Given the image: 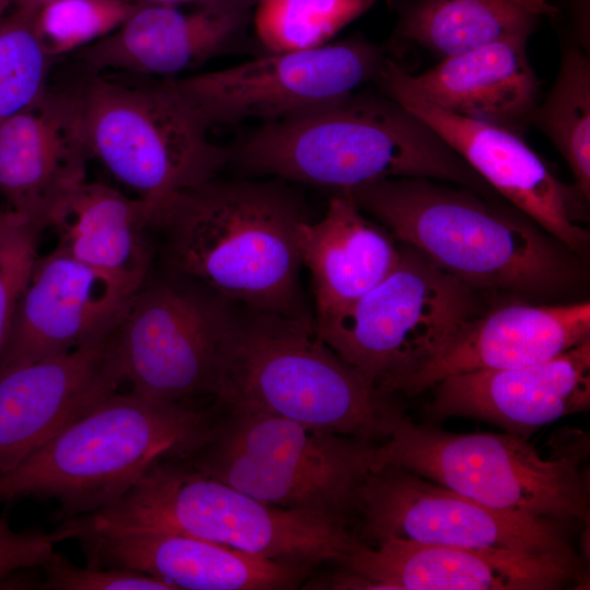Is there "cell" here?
<instances>
[{
	"label": "cell",
	"mask_w": 590,
	"mask_h": 590,
	"mask_svg": "<svg viewBox=\"0 0 590 590\" xmlns=\"http://www.w3.org/2000/svg\"><path fill=\"white\" fill-rule=\"evenodd\" d=\"M135 291L58 248L37 257L15 308L0 368L105 339L117 329Z\"/></svg>",
	"instance_id": "cell-15"
},
{
	"label": "cell",
	"mask_w": 590,
	"mask_h": 590,
	"mask_svg": "<svg viewBox=\"0 0 590 590\" xmlns=\"http://www.w3.org/2000/svg\"><path fill=\"white\" fill-rule=\"evenodd\" d=\"M56 248L137 290L153 269L156 246L149 204L85 180L52 211Z\"/></svg>",
	"instance_id": "cell-24"
},
{
	"label": "cell",
	"mask_w": 590,
	"mask_h": 590,
	"mask_svg": "<svg viewBox=\"0 0 590 590\" xmlns=\"http://www.w3.org/2000/svg\"><path fill=\"white\" fill-rule=\"evenodd\" d=\"M531 125L552 141L573 173L574 186L589 200L590 62L580 48H563L555 82L539 102Z\"/></svg>",
	"instance_id": "cell-28"
},
{
	"label": "cell",
	"mask_w": 590,
	"mask_h": 590,
	"mask_svg": "<svg viewBox=\"0 0 590 590\" xmlns=\"http://www.w3.org/2000/svg\"><path fill=\"white\" fill-rule=\"evenodd\" d=\"M341 192L401 243L483 292L544 299L579 281L577 253L516 208L467 187L400 177Z\"/></svg>",
	"instance_id": "cell-2"
},
{
	"label": "cell",
	"mask_w": 590,
	"mask_h": 590,
	"mask_svg": "<svg viewBox=\"0 0 590 590\" xmlns=\"http://www.w3.org/2000/svg\"><path fill=\"white\" fill-rule=\"evenodd\" d=\"M252 173L335 192L421 177L499 196L426 122L387 96L354 92L266 122L238 149Z\"/></svg>",
	"instance_id": "cell-3"
},
{
	"label": "cell",
	"mask_w": 590,
	"mask_h": 590,
	"mask_svg": "<svg viewBox=\"0 0 590 590\" xmlns=\"http://www.w3.org/2000/svg\"><path fill=\"white\" fill-rule=\"evenodd\" d=\"M384 467L412 472L496 510L589 523V483L577 449L543 457L515 434L445 432L413 423L394 408L370 459V471Z\"/></svg>",
	"instance_id": "cell-7"
},
{
	"label": "cell",
	"mask_w": 590,
	"mask_h": 590,
	"mask_svg": "<svg viewBox=\"0 0 590 590\" xmlns=\"http://www.w3.org/2000/svg\"><path fill=\"white\" fill-rule=\"evenodd\" d=\"M63 523L162 529L309 566L342 562L363 545L343 520L262 503L200 472L181 457L156 461L110 507Z\"/></svg>",
	"instance_id": "cell-6"
},
{
	"label": "cell",
	"mask_w": 590,
	"mask_h": 590,
	"mask_svg": "<svg viewBox=\"0 0 590 590\" xmlns=\"http://www.w3.org/2000/svg\"><path fill=\"white\" fill-rule=\"evenodd\" d=\"M215 398L229 411L368 440L386 437L396 408L322 341L314 319L245 307L223 347Z\"/></svg>",
	"instance_id": "cell-5"
},
{
	"label": "cell",
	"mask_w": 590,
	"mask_h": 590,
	"mask_svg": "<svg viewBox=\"0 0 590 590\" xmlns=\"http://www.w3.org/2000/svg\"><path fill=\"white\" fill-rule=\"evenodd\" d=\"M378 0H258L252 21L269 52L299 51L328 44Z\"/></svg>",
	"instance_id": "cell-29"
},
{
	"label": "cell",
	"mask_w": 590,
	"mask_h": 590,
	"mask_svg": "<svg viewBox=\"0 0 590 590\" xmlns=\"http://www.w3.org/2000/svg\"><path fill=\"white\" fill-rule=\"evenodd\" d=\"M362 536L385 540L554 554L577 558L565 523L486 507L394 467L370 471L357 489Z\"/></svg>",
	"instance_id": "cell-11"
},
{
	"label": "cell",
	"mask_w": 590,
	"mask_h": 590,
	"mask_svg": "<svg viewBox=\"0 0 590 590\" xmlns=\"http://www.w3.org/2000/svg\"><path fill=\"white\" fill-rule=\"evenodd\" d=\"M528 38H505L444 58L418 75L405 70V79L440 108L523 135L540 102Z\"/></svg>",
	"instance_id": "cell-22"
},
{
	"label": "cell",
	"mask_w": 590,
	"mask_h": 590,
	"mask_svg": "<svg viewBox=\"0 0 590 590\" xmlns=\"http://www.w3.org/2000/svg\"><path fill=\"white\" fill-rule=\"evenodd\" d=\"M37 9L14 7L0 23V125L47 88L52 58L37 35Z\"/></svg>",
	"instance_id": "cell-30"
},
{
	"label": "cell",
	"mask_w": 590,
	"mask_h": 590,
	"mask_svg": "<svg viewBox=\"0 0 590 590\" xmlns=\"http://www.w3.org/2000/svg\"><path fill=\"white\" fill-rule=\"evenodd\" d=\"M42 229L21 214L0 211V356L15 308L37 256Z\"/></svg>",
	"instance_id": "cell-32"
},
{
	"label": "cell",
	"mask_w": 590,
	"mask_h": 590,
	"mask_svg": "<svg viewBox=\"0 0 590 590\" xmlns=\"http://www.w3.org/2000/svg\"><path fill=\"white\" fill-rule=\"evenodd\" d=\"M137 8L128 0H54L37 9L35 27L55 59L109 35Z\"/></svg>",
	"instance_id": "cell-31"
},
{
	"label": "cell",
	"mask_w": 590,
	"mask_h": 590,
	"mask_svg": "<svg viewBox=\"0 0 590 590\" xmlns=\"http://www.w3.org/2000/svg\"><path fill=\"white\" fill-rule=\"evenodd\" d=\"M376 83L384 93L426 122L499 196L568 249L579 255L589 245L587 200L560 181L523 141L506 128L465 118L435 105L405 79V68L387 60Z\"/></svg>",
	"instance_id": "cell-13"
},
{
	"label": "cell",
	"mask_w": 590,
	"mask_h": 590,
	"mask_svg": "<svg viewBox=\"0 0 590 590\" xmlns=\"http://www.w3.org/2000/svg\"><path fill=\"white\" fill-rule=\"evenodd\" d=\"M5 13H7V7H5L4 2L2 0H0V23L3 20V17L5 16Z\"/></svg>",
	"instance_id": "cell-37"
},
{
	"label": "cell",
	"mask_w": 590,
	"mask_h": 590,
	"mask_svg": "<svg viewBox=\"0 0 590 590\" xmlns=\"http://www.w3.org/2000/svg\"><path fill=\"white\" fill-rule=\"evenodd\" d=\"M148 204L164 271L251 310L314 319L297 245L308 219L284 185L213 178Z\"/></svg>",
	"instance_id": "cell-1"
},
{
	"label": "cell",
	"mask_w": 590,
	"mask_h": 590,
	"mask_svg": "<svg viewBox=\"0 0 590 590\" xmlns=\"http://www.w3.org/2000/svg\"><path fill=\"white\" fill-rule=\"evenodd\" d=\"M588 340V300L558 305L516 300L489 307L437 357L392 382L384 394L415 396L449 376L538 364Z\"/></svg>",
	"instance_id": "cell-20"
},
{
	"label": "cell",
	"mask_w": 590,
	"mask_h": 590,
	"mask_svg": "<svg viewBox=\"0 0 590 590\" xmlns=\"http://www.w3.org/2000/svg\"><path fill=\"white\" fill-rule=\"evenodd\" d=\"M389 58L378 45L349 38L166 82L209 127L269 122L376 82Z\"/></svg>",
	"instance_id": "cell-12"
},
{
	"label": "cell",
	"mask_w": 590,
	"mask_h": 590,
	"mask_svg": "<svg viewBox=\"0 0 590 590\" xmlns=\"http://www.w3.org/2000/svg\"><path fill=\"white\" fill-rule=\"evenodd\" d=\"M237 305L202 284L151 271L115 331L123 381L163 401L215 396Z\"/></svg>",
	"instance_id": "cell-10"
},
{
	"label": "cell",
	"mask_w": 590,
	"mask_h": 590,
	"mask_svg": "<svg viewBox=\"0 0 590 590\" xmlns=\"http://www.w3.org/2000/svg\"><path fill=\"white\" fill-rule=\"evenodd\" d=\"M137 5H166V7H184V5H203L221 0H128Z\"/></svg>",
	"instance_id": "cell-35"
},
{
	"label": "cell",
	"mask_w": 590,
	"mask_h": 590,
	"mask_svg": "<svg viewBox=\"0 0 590 590\" xmlns=\"http://www.w3.org/2000/svg\"><path fill=\"white\" fill-rule=\"evenodd\" d=\"M115 331L68 353L0 368V472L117 391L123 376Z\"/></svg>",
	"instance_id": "cell-16"
},
{
	"label": "cell",
	"mask_w": 590,
	"mask_h": 590,
	"mask_svg": "<svg viewBox=\"0 0 590 590\" xmlns=\"http://www.w3.org/2000/svg\"><path fill=\"white\" fill-rule=\"evenodd\" d=\"M342 563L361 589L553 590L577 576V558L554 554L427 545L363 544Z\"/></svg>",
	"instance_id": "cell-17"
},
{
	"label": "cell",
	"mask_w": 590,
	"mask_h": 590,
	"mask_svg": "<svg viewBox=\"0 0 590 590\" xmlns=\"http://www.w3.org/2000/svg\"><path fill=\"white\" fill-rule=\"evenodd\" d=\"M79 88L48 87L0 125V194L42 231L56 206L86 180L91 157Z\"/></svg>",
	"instance_id": "cell-19"
},
{
	"label": "cell",
	"mask_w": 590,
	"mask_h": 590,
	"mask_svg": "<svg viewBox=\"0 0 590 590\" xmlns=\"http://www.w3.org/2000/svg\"><path fill=\"white\" fill-rule=\"evenodd\" d=\"M55 531L60 541L80 543L88 566L140 571L176 590L293 589L310 567L154 528L61 524Z\"/></svg>",
	"instance_id": "cell-14"
},
{
	"label": "cell",
	"mask_w": 590,
	"mask_h": 590,
	"mask_svg": "<svg viewBox=\"0 0 590 590\" xmlns=\"http://www.w3.org/2000/svg\"><path fill=\"white\" fill-rule=\"evenodd\" d=\"M79 94L91 155L148 202L213 179L231 158L166 81L130 87L93 76Z\"/></svg>",
	"instance_id": "cell-9"
},
{
	"label": "cell",
	"mask_w": 590,
	"mask_h": 590,
	"mask_svg": "<svg viewBox=\"0 0 590 590\" xmlns=\"http://www.w3.org/2000/svg\"><path fill=\"white\" fill-rule=\"evenodd\" d=\"M483 292L402 243L369 292L316 324L317 333L379 393L444 352L489 307Z\"/></svg>",
	"instance_id": "cell-8"
},
{
	"label": "cell",
	"mask_w": 590,
	"mask_h": 590,
	"mask_svg": "<svg viewBox=\"0 0 590 590\" xmlns=\"http://www.w3.org/2000/svg\"><path fill=\"white\" fill-rule=\"evenodd\" d=\"M539 14L515 0H410L397 34L444 58L511 37H529Z\"/></svg>",
	"instance_id": "cell-27"
},
{
	"label": "cell",
	"mask_w": 590,
	"mask_h": 590,
	"mask_svg": "<svg viewBox=\"0 0 590 590\" xmlns=\"http://www.w3.org/2000/svg\"><path fill=\"white\" fill-rule=\"evenodd\" d=\"M200 472L272 506L345 521L365 479L201 444L185 458ZM346 522V521H345Z\"/></svg>",
	"instance_id": "cell-25"
},
{
	"label": "cell",
	"mask_w": 590,
	"mask_h": 590,
	"mask_svg": "<svg viewBox=\"0 0 590 590\" xmlns=\"http://www.w3.org/2000/svg\"><path fill=\"white\" fill-rule=\"evenodd\" d=\"M426 409L435 421L458 416L528 438L542 426L590 408V340L538 364L449 376Z\"/></svg>",
	"instance_id": "cell-18"
},
{
	"label": "cell",
	"mask_w": 590,
	"mask_h": 590,
	"mask_svg": "<svg viewBox=\"0 0 590 590\" xmlns=\"http://www.w3.org/2000/svg\"><path fill=\"white\" fill-rule=\"evenodd\" d=\"M258 0H221L181 7L138 5L113 33L80 49L91 70L174 75L233 48Z\"/></svg>",
	"instance_id": "cell-21"
},
{
	"label": "cell",
	"mask_w": 590,
	"mask_h": 590,
	"mask_svg": "<svg viewBox=\"0 0 590 590\" xmlns=\"http://www.w3.org/2000/svg\"><path fill=\"white\" fill-rule=\"evenodd\" d=\"M58 542L55 531H15L7 518L0 517V583L16 570L42 567Z\"/></svg>",
	"instance_id": "cell-34"
},
{
	"label": "cell",
	"mask_w": 590,
	"mask_h": 590,
	"mask_svg": "<svg viewBox=\"0 0 590 590\" xmlns=\"http://www.w3.org/2000/svg\"><path fill=\"white\" fill-rule=\"evenodd\" d=\"M214 413L187 401L117 391L64 427L14 468L0 472V503L54 499L56 519L117 503L156 461L189 457Z\"/></svg>",
	"instance_id": "cell-4"
},
{
	"label": "cell",
	"mask_w": 590,
	"mask_h": 590,
	"mask_svg": "<svg viewBox=\"0 0 590 590\" xmlns=\"http://www.w3.org/2000/svg\"><path fill=\"white\" fill-rule=\"evenodd\" d=\"M227 411L224 417L214 415L202 444L362 479L370 472L371 440L316 429L269 413Z\"/></svg>",
	"instance_id": "cell-26"
},
{
	"label": "cell",
	"mask_w": 590,
	"mask_h": 590,
	"mask_svg": "<svg viewBox=\"0 0 590 590\" xmlns=\"http://www.w3.org/2000/svg\"><path fill=\"white\" fill-rule=\"evenodd\" d=\"M297 245L311 275L315 323L338 315L369 292L400 258V246L389 231L366 219L342 192L330 200L320 221L299 226Z\"/></svg>",
	"instance_id": "cell-23"
},
{
	"label": "cell",
	"mask_w": 590,
	"mask_h": 590,
	"mask_svg": "<svg viewBox=\"0 0 590 590\" xmlns=\"http://www.w3.org/2000/svg\"><path fill=\"white\" fill-rule=\"evenodd\" d=\"M54 0H12L13 7L35 8L38 9L42 5L51 2Z\"/></svg>",
	"instance_id": "cell-36"
},
{
	"label": "cell",
	"mask_w": 590,
	"mask_h": 590,
	"mask_svg": "<svg viewBox=\"0 0 590 590\" xmlns=\"http://www.w3.org/2000/svg\"><path fill=\"white\" fill-rule=\"evenodd\" d=\"M47 590H176L156 577L120 568L79 566L54 552L42 566Z\"/></svg>",
	"instance_id": "cell-33"
}]
</instances>
